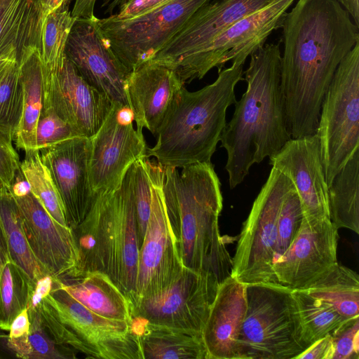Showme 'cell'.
<instances>
[{"mask_svg": "<svg viewBox=\"0 0 359 359\" xmlns=\"http://www.w3.org/2000/svg\"><path fill=\"white\" fill-rule=\"evenodd\" d=\"M280 83L291 138L316 132L321 104L359 27L337 0H298L283 25Z\"/></svg>", "mask_w": 359, "mask_h": 359, "instance_id": "1", "label": "cell"}, {"mask_svg": "<svg viewBox=\"0 0 359 359\" xmlns=\"http://www.w3.org/2000/svg\"><path fill=\"white\" fill-rule=\"evenodd\" d=\"M243 72L247 88L222 133L227 154L225 170L231 189L241 184L250 168L277 154L291 138L280 83L279 44H264L250 55Z\"/></svg>", "mask_w": 359, "mask_h": 359, "instance_id": "2", "label": "cell"}, {"mask_svg": "<svg viewBox=\"0 0 359 359\" xmlns=\"http://www.w3.org/2000/svg\"><path fill=\"white\" fill-rule=\"evenodd\" d=\"M167 215L184 267L213 273L221 283L231 276L232 258L219 228L221 183L210 162L163 166Z\"/></svg>", "mask_w": 359, "mask_h": 359, "instance_id": "3", "label": "cell"}, {"mask_svg": "<svg viewBox=\"0 0 359 359\" xmlns=\"http://www.w3.org/2000/svg\"><path fill=\"white\" fill-rule=\"evenodd\" d=\"M245 62L232 61L230 67L218 72L213 83L197 91L183 86L171 101L147 158L177 168L211 161L226 123L227 109L237 101L235 87L244 79Z\"/></svg>", "mask_w": 359, "mask_h": 359, "instance_id": "4", "label": "cell"}, {"mask_svg": "<svg viewBox=\"0 0 359 359\" xmlns=\"http://www.w3.org/2000/svg\"><path fill=\"white\" fill-rule=\"evenodd\" d=\"M133 164L118 187L94 195L85 219L72 230L80 259L71 277L87 271H102L130 302L135 293L140 250Z\"/></svg>", "mask_w": 359, "mask_h": 359, "instance_id": "5", "label": "cell"}, {"mask_svg": "<svg viewBox=\"0 0 359 359\" xmlns=\"http://www.w3.org/2000/svg\"><path fill=\"white\" fill-rule=\"evenodd\" d=\"M36 307L54 339L88 358L143 359L133 324L90 311L62 288L55 278L50 293Z\"/></svg>", "mask_w": 359, "mask_h": 359, "instance_id": "6", "label": "cell"}, {"mask_svg": "<svg viewBox=\"0 0 359 359\" xmlns=\"http://www.w3.org/2000/svg\"><path fill=\"white\" fill-rule=\"evenodd\" d=\"M238 359H296L306 350L292 290L279 283L247 284Z\"/></svg>", "mask_w": 359, "mask_h": 359, "instance_id": "7", "label": "cell"}, {"mask_svg": "<svg viewBox=\"0 0 359 359\" xmlns=\"http://www.w3.org/2000/svg\"><path fill=\"white\" fill-rule=\"evenodd\" d=\"M316 134L329 187L359 149V42L334 74L322 102Z\"/></svg>", "mask_w": 359, "mask_h": 359, "instance_id": "8", "label": "cell"}, {"mask_svg": "<svg viewBox=\"0 0 359 359\" xmlns=\"http://www.w3.org/2000/svg\"><path fill=\"white\" fill-rule=\"evenodd\" d=\"M211 0H170L144 13L119 19L97 18L100 34L130 72L149 60Z\"/></svg>", "mask_w": 359, "mask_h": 359, "instance_id": "9", "label": "cell"}, {"mask_svg": "<svg viewBox=\"0 0 359 359\" xmlns=\"http://www.w3.org/2000/svg\"><path fill=\"white\" fill-rule=\"evenodd\" d=\"M294 188L287 177L271 168L243 223L232 257L231 275L242 283H278L272 267L276 222L285 197Z\"/></svg>", "mask_w": 359, "mask_h": 359, "instance_id": "10", "label": "cell"}, {"mask_svg": "<svg viewBox=\"0 0 359 359\" xmlns=\"http://www.w3.org/2000/svg\"><path fill=\"white\" fill-rule=\"evenodd\" d=\"M295 0H273L245 16L220 33L172 70L184 83L201 79L214 67L218 72L229 61H243L263 46L268 36L282 27Z\"/></svg>", "mask_w": 359, "mask_h": 359, "instance_id": "11", "label": "cell"}, {"mask_svg": "<svg viewBox=\"0 0 359 359\" xmlns=\"http://www.w3.org/2000/svg\"><path fill=\"white\" fill-rule=\"evenodd\" d=\"M151 212L139 250L135 293L131 303L169 287L184 267L167 215L162 189L163 166L151 161Z\"/></svg>", "mask_w": 359, "mask_h": 359, "instance_id": "12", "label": "cell"}, {"mask_svg": "<svg viewBox=\"0 0 359 359\" xmlns=\"http://www.w3.org/2000/svg\"><path fill=\"white\" fill-rule=\"evenodd\" d=\"M129 106L113 103L97 133L90 140L89 181L93 194L118 187L137 160L147 158L142 130L133 126Z\"/></svg>", "mask_w": 359, "mask_h": 359, "instance_id": "13", "label": "cell"}, {"mask_svg": "<svg viewBox=\"0 0 359 359\" xmlns=\"http://www.w3.org/2000/svg\"><path fill=\"white\" fill-rule=\"evenodd\" d=\"M219 285L213 273L184 267L169 287L133 302V317L202 334Z\"/></svg>", "mask_w": 359, "mask_h": 359, "instance_id": "14", "label": "cell"}, {"mask_svg": "<svg viewBox=\"0 0 359 359\" xmlns=\"http://www.w3.org/2000/svg\"><path fill=\"white\" fill-rule=\"evenodd\" d=\"M42 108L53 110L80 137L88 138L97 133L113 104L83 79L67 57L55 70L42 67Z\"/></svg>", "mask_w": 359, "mask_h": 359, "instance_id": "15", "label": "cell"}, {"mask_svg": "<svg viewBox=\"0 0 359 359\" xmlns=\"http://www.w3.org/2000/svg\"><path fill=\"white\" fill-rule=\"evenodd\" d=\"M338 229L329 219L304 217L295 238L273 263L279 284L292 290L309 289L337 262Z\"/></svg>", "mask_w": 359, "mask_h": 359, "instance_id": "16", "label": "cell"}, {"mask_svg": "<svg viewBox=\"0 0 359 359\" xmlns=\"http://www.w3.org/2000/svg\"><path fill=\"white\" fill-rule=\"evenodd\" d=\"M97 19L75 20L65 55L83 79L112 103L129 106L126 87L131 72L104 41Z\"/></svg>", "mask_w": 359, "mask_h": 359, "instance_id": "17", "label": "cell"}, {"mask_svg": "<svg viewBox=\"0 0 359 359\" xmlns=\"http://www.w3.org/2000/svg\"><path fill=\"white\" fill-rule=\"evenodd\" d=\"M62 199L72 230L85 219L94 194L89 181L90 140L75 137L39 150Z\"/></svg>", "mask_w": 359, "mask_h": 359, "instance_id": "18", "label": "cell"}, {"mask_svg": "<svg viewBox=\"0 0 359 359\" xmlns=\"http://www.w3.org/2000/svg\"><path fill=\"white\" fill-rule=\"evenodd\" d=\"M14 198L28 243L41 266L53 278L72 276L80 258L72 229L55 221L31 192Z\"/></svg>", "mask_w": 359, "mask_h": 359, "instance_id": "19", "label": "cell"}, {"mask_svg": "<svg viewBox=\"0 0 359 359\" xmlns=\"http://www.w3.org/2000/svg\"><path fill=\"white\" fill-rule=\"evenodd\" d=\"M273 0H217L200 8L149 60L171 69L223 31Z\"/></svg>", "mask_w": 359, "mask_h": 359, "instance_id": "20", "label": "cell"}, {"mask_svg": "<svg viewBox=\"0 0 359 359\" xmlns=\"http://www.w3.org/2000/svg\"><path fill=\"white\" fill-rule=\"evenodd\" d=\"M269 164L292 182L304 217L329 219L328 187L316 133L290 138Z\"/></svg>", "mask_w": 359, "mask_h": 359, "instance_id": "21", "label": "cell"}, {"mask_svg": "<svg viewBox=\"0 0 359 359\" xmlns=\"http://www.w3.org/2000/svg\"><path fill=\"white\" fill-rule=\"evenodd\" d=\"M184 84L171 69L147 61L133 70L126 92L137 128L154 135L176 93Z\"/></svg>", "mask_w": 359, "mask_h": 359, "instance_id": "22", "label": "cell"}, {"mask_svg": "<svg viewBox=\"0 0 359 359\" xmlns=\"http://www.w3.org/2000/svg\"><path fill=\"white\" fill-rule=\"evenodd\" d=\"M245 287L231 275L219 283L202 331L208 359H238L247 306Z\"/></svg>", "mask_w": 359, "mask_h": 359, "instance_id": "23", "label": "cell"}, {"mask_svg": "<svg viewBox=\"0 0 359 359\" xmlns=\"http://www.w3.org/2000/svg\"><path fill=\"white\" fill-rule=\"evenodd\" d=\"M56 280L62 288L90 311L133 325L130 300L106 273L87 271L76 276Z\"/></svg>", "mask_w": 359, "mask_h": 359, "instance_id": "24", "label": "cell"}, {"mask_svg": "<svg viewBox=\"0 0 359 359\" xmlns=\"http://www.w3.org/2000/svg\"><path fill=\"white\" fill-rule=\"evenodd\" d=\"M133 318L143 359H208L201 334Z\"/></svg>", "mask_w": 359, "mask_h": 359, "instance_id": "25", "label": "cell"}, {"mask_svg": "<svg viewBox=\"0 0 359 359\" xmlns=\"http://www.w3.org/2000/svg\"><path fill=\"white\" fill-rule=\"evenodd\" d=\"M23 104L20 122L13 142L25 152L38 150L36 128L42 110V65L35 46L28 48L20 57Z\"/></svg>", "mask_w": 359, "mask_h": 359, "instance_id": "26", "label": "cell"}, {"mask_svg": "<svg viewBox=\"0 0 359 359\" xmlns=\"http://www.w3.org/2000/svg\"><path fill=\"white\" fill-rule=\"evenodd\" d=\"M40 20L38 0H0V56L36 47Z\"/></svg>", "mask_w": 359, "mask_h": 359, "instance_id": "27", "label": "cell"}, {"mask_svg": "<svg viewBox=\"0 0 359 359\" xmlns=\"http://www.w3.org/2000/svg\"><path fill=\"white\" fill-rule=\"evenodd\" d=\"M328 205L329 219L337 229L359 233V149L328 187Z\"/></svg>", "mask_w": 359, "mask_h": 359, "instance_id": "28", "label": "cell"}, {"mask_svg": "<svg viewBox=\"0 0 359 359\" xmlns=\"http://www.w3.org/2000/svg\"><path fill=\"white\" fill-rule=\"evenodd\" d=\"M0 225L11 259L27 274L33 285L48 274L34 257L25 236L21 212L7 188L0 191Z\"/></svg>", "mask_w": 359, "mask_h": 359, "instance_id": "29", "label": "cell"}, {"mask_svg": "<svg viewBox=\"0 0 359 359\" xmlns=\"http://www.w3.org/2000/svg\"><path fill=\"white\" fill-rule=\"evenodd\" d=\"M306 290L344 318L359 317V276L350 268L337 264Z\"/></svg>", "mask_w": 359, "mask_h": 359, "instance_id": "30", "label": "cell"}, {"mask_svg": "<svg viewBox=\"0 0 359 359\" xmlns=\"http://www.w3.org/2000/svg\"><path fill=\"white\" fill-rule=\"evenodd\" d=\"M292 294L299 311L302 339L306 349L318 339L332 334L348 320L306 290H294Z\"/></svg>", "mask_w": 359, "mask_h": 359, "instance_id": "31", "label": "cell"}, {"mask_svg": "<svg viewBox=\"0 0 359 359\" xmlns=\"http://www.w3.org/2000/svg\"><path fill=\"white\" fill-rule=\"evenodd\" d=\"M75 20L69 7L41 18L36 48L46 70L53 71L62 65L66 57L67 39Z\"/></svg>", "mask_w": 359, "mask_h": 359, "instance_id": "32", "label": "cell"}, {"mask_svg": "<svg viewBox=\"0 0 359 359\" xmlns=\"http://www.w3.org/2000/svg\"><path fill=\"white\" fill-rule=\"evenodd\" d=\"M25 153L20 170L29 184L30 192L55 221L68 226L60 194L49 170L41 159L39 150Z\"/></svg>", "mask_w": 359, "mask_h": 359, "instance_id": "33", "label": "cell"}, {"mask_svg": "<svg viewBox=\"0 0 359 359\" xmlns=\"http://www.w3.org/2000/svg\"><path fill=\"white\" fill-rule=\"evenodd\" d=\"M34 285L11 259L4 265L0 279V329L9 331L14 318L27 307Z\"/></svg>", "mask_w": 359, "mask_h": 359, "instance_id": "34", "label": "cell"}, {"mask_svg": "<svg viewBox=\"0 0 359 359\" xmlns=\"http://www.w3.org/2000/svg\"><path fill=\"white\" fill-rule=\"evenodd\" d=\"M23 104L21 68L18 60L13 62L0 79V127L12 137L20 120Z\"/></svg>", "mask_w": 359, "mask_h": 359, "instance_id": "35", "label": "cell"}, {"mask_svg": "<svg viewBox=\"0 0 359 359\" xmlns=\"http://www.w3.org/2000/svg\"><path fill=\"white\" fill-rule=\"evenodd\" d=\"M28 308L30 321V359H74V349L57 343L44 325L37 307Z\"/></svg>", "mask_w": 359, "mask_h": 359, "instance_id": "36", "label": "cell"}, {"mask_svg": "<svg viewBox=\"0 0 359 359\" xmlns=\"http://www.w3.org/2000/svg\"><path fill=\"white\" fill-rule=\"evenodd\" d=\"M303 219L299 198L294 188L285 197L278 212L273 262L290 247L299 231Z\"/></svg>", "mask_w": 359, "mask_h": 359, "instance_id": "37", "label": "cell"}, {"mask_svg": "<svg viewBox=\"0 0 359 359\" xmlns=\"http://www.w3.org/2000/svg\"><path fill=\"white\" fill-rule=\"evenodd\" d=\"M151 165L149 158H140L133 164V192L139 248L143 242L151 212Z\"/></svg>", "mask_w": 359, "mask_h": 359, "instance_id": "38", "label": "cell"}, {"mask_svg": "<svg viewBox=\"0 0 359 359\" xmlns=\"http://www.w3.org/2000/svg\"><path fill=\"white\" fill-rule=\"evenodd\" d=\"M80 137L53 110L42 108L36 128L37 149Z\"/></svg>", "mask_w": 359, "mask_h": 359, "instance_id": "39", "label": "cell"}, {"mask_svg": "<svg viewBox=\"0 0 359 359\" xmlns=\"http://www.w3.org/2000/svg\"><path fill=\"white\" fill-rule=\"evenodd\" d=\"M330 334L332 359L359 358V317L347 320Z\"/></svg>", "mask_w": 359, "mask_h": 359, "instance_id": "40", "label": "cell"}, {"mask_svg": "<svg viewBox=\"0 0 359 359\" xmlns=\"http://www.w3.org/2000/svg\"><path fill=\"white\" fill-rule=\"evenodd\" d=\"M13 137L0 127V182L10 189L20 169L19 155L13 147Z\"/></svg>", "mask_w": 359, "mask_h": 359, "instance_id": "41", "label": "cell"}, {"mask_svg": "<svg viewBox=\"0 0 359 359\" xmlns=\"http://www.w3.org/2000/svg\"><path fill=\"white\" fill-rule=\"evenodd\" d=\"M30 321L28 308H25L13 320L7 345L16 357L30 359L32 349L29 340Z\"/></svg>", "mask_w": 359, "mask_h": 359, "instance_id": "42", "label": "cell"}, {"mask_svg": "<svg viewBox=\"0 0 359 359\" xmlns=\"http://www.w3.org/2000/svg\"><path fill=\"white\" fill-rule=\"evenodd\" d=\"M170 0H130L112 15L119 19L132 18L144 13Z\"/></svg>", "mask_w": 359, "mask_h": 359, "instance_id": "43", "label": "cell"}, {"mask_svg": "<svg viewBox=\"0 0 359 359\" xmlns=\"http://www.w3.org/2000/svg\"><path fill=\"white\" fill-rule=\"evenodd\" d=\"M333 353L332 338L330 334L315 341L296 359H332Z\"/></svg>", "mask_w": 359, "mask_h": 359, "instance_id": "44", "label": "cell"}, {"mask_svg": "<svg viewBox=\"0 0 359 359\" xmlns=\"http://www.w3.org/2000/svg\"><path fill=\"white\" fill-rule=\"evenodd\" d=\"M53 286V278L50 274L38 280L34 285L27 307H36L41 301L50 293Z\"/></svg>", "mask_w": 359, "mask_h": 359, "instance_id": "45", "label": "cell"}, {"mask_svg": "<svg viewBox=\"0 0 359 359\" xmlns=\"http://www.w3.org/2000/svg\"><path fill=\"white\" fill-rule=\"evenodd\" d=\"M96 0H75L74 7L71 11L75 20H92L96 18L94 14V8Z\"/></svg>", "mask_w": 359, "mask_h": 359, "instance_id": "46", "label": "cell"}, {"mask_svg": "<svg viewBox=\"0 0 359 359\" xmlns=\"http://www.w3.org/2000/svg\"><path fill=\"white\" fill-rule=\"evenodd\" d=\"M41 18H44L58 10L69 7L71 0H38Z\"/></svg>", "mask_w": 359, "mask_h": 359, "instance_id": "47", "label": "cell"}, {"mask_svg": "<svg viewBox=\"0 0 359 359\" xmlns=\"http://www.w3.org/2000/svg\"><path fill=\"white\" fill-rule=\"evenodd\" d=\"M8 189L14 196H22L30 192L29 184L25 179L20 169L18 172L11 187Z\"/></svg>", "mask_w": 359, "mask_h": 359, "instance_id": "48", "label": "cell"}, {"mask_svg": "<svg viewBox=\"0 0 359 359\" xmlns=\"http://www.w3.org/2000/svg\"><path fill=\"white\" fill-rule=\"evenodd\" d=\"M349 13L355 24L359 27V0H337Z\"/></svg>", "mask_w": 359, "mask_h": 359, "instance_id": "49", "label": "cell"}, {"mask_svg": "<svg viewBox=\"0 0 359 359\" xmlns=\"http://www.w3.org/2000/svg\"><path fill=\"white\" fill-rule=\"evenodd\" d=\"M11 256L5 240V237L0 225V279L1 272L5 264L10 260ZM0 317H1V299H0Z\"/></svg>", "mask_w": 359, "mask_h": 359, "instance_id": "50", "label": "cell"}, {"mask_svg": "<svg viewBox=\"0 0 359 359\" xmlns=\"http://www.w3.org/2000/svg\"><path fill=\"white\" fill-rule=\"evenodd\" d=\"M130 0H102V8L104 14L112 15L116 9H119Z\"/></svg>", "mask_w": 359, "mask_h": 359, "instance_id": "51", "label": "cell"}, {"mask_svg": "<svg viewBox=\"0 0 359 359\" xmlns=\"http://www.w3.org/2000/svg\"><path fill=\"white\" fill-rule=\"evenodd\" d=\"M16 60H18V55L15 51L5 54L0 58V79L6 69Z\"/></svg>", "mask_w": 359, "mask_h": 359, "instance_id": "52", "label": "cell"}, {"mask_svg": "<svg viewBox=\"0 0 359 359\" xmlns=\"http://www.w3.org/2000/svg\"><path fill=\"white\" fill-rule=\"evenodd\" d=\"M5 188L6 187H4V185L1 184V182H0V191H1Z\"/></svg>", "mask_w": 359, "mask_h": 359, "instance_id": "53", "label": "cell"}, {"mask_svg": "<svg viewBox=\"0 0 359 359\" xmlns=\"http://www.w3.org/2000/svg\"><path fill=\"white\" fill-rule=\"evenodd\" d=\"M6 54H7V53H6ZM4 55H5V54H4ZM3 55H1V56H0V58H1Z\"/></svg>", "mask_w": 359, "mask_h": 359, "instance_id": "54", "label": "cell"}]
</instances>
